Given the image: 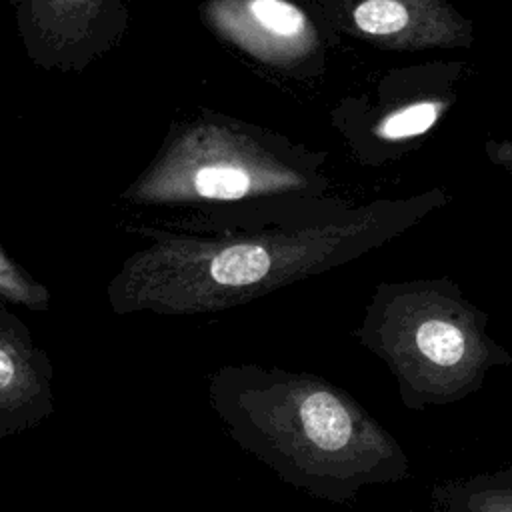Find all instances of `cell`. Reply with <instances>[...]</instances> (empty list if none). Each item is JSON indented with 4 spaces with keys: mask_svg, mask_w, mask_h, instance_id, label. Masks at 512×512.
I'll return each mask as SVG.
<instances>
[{
    "mask_svg": "<svg viewBox=\"0 0 512 512\" xmlns=\"http://www.w3.org/2000/svg\"><path fill=\"white\" fill-rule=\"evenodd\" d=\"M208 404L244 452L314 498L348 502L408 472L394 436L316 374L226 364L208 380Z\"/></svg>",
    "mask_w": 512,
    "mask_h": 512,
    "instance_id": "obj_2",
    "label": "cell"
},
{
    "mask_svg": "<svg viewBox=\"0 0 512 512\" xmlns=\"http://www.w3.org/2000/svg\"><path fill=\"white\" fill-rule=\"evenodd\" d=\"M450 202L442 188L360 206L316 200L268 228L216 240L174 238L132 256L108 286L116 314H204L348 264Z\"/></svg>",
    "mask_w": 512,
    "mask_h": 512,
    "instance_id": "obj_1",
    "label": "cell"
},
{
    "mask_svg": "<svg viewBox=\"0 0 512 512\" xmlns=\"http://www.w3.org/2000/svg\"><path fill=\"white\" fill-rule=\"evenodd\" d=\"M54 366L28 326L0 304V438L28 432L54 410Z\"/></svg>",
    "mask_w": 512,
    "mask_h": 512,
    "instance_id": "obj_8",
    "label": "cell"
},
{
    "mask_svg": "<svg viewBox=\"0 0 512 512\" xmlns=\"http://www.w3.org/2000/svg\"><path fill=\"white\" fill-rule=\"evenodd\" d=\"M336 30L392 52L474 44V24L448 0H326Z\"/></svg>",
    "mask_w": 512,
    "mask_h": 512,
    "instance_id": "obj_6",
    "label": "cell"
},
{
    "mask_svg": "<svg viewBox=\"0 0 512 512\" xmlns=\"http://www.w3.org/2000/svg\"><path fill=\"white\" fill-rule=\"evenodd\" d=\"M466 74L460 60L410 64L386 70L370 90L344 100L336 124L356 160L382 168L416 152L458 102Z\"/></svg>",
    "mask_w": 512,
    "mask_h": 512,
    "instance_id": "obj_5",
    "label": "cell"
},
{
    "mask_svg": "<svg viewBox=\"0 0 512 512\" xmlns=\"http://www.w3.org/2000/svg\"><path fill=\"white\" fill-rule=\"evenodd\" d=\"M484 150H486V156H488V160L492 164H496L502 170L512 174V140H496V138H492V140L486 142Z\"/></svg>",
    "mask_w": 512,
    "mask_h": 512,
    "instance_id": "obj_11",
    "label": "cell"
},
{
    "mask_svg": "<svg viewBox=\"0 0 512 512\" xmlns=\"http://www.w3.org/2000/svg\"><path fill=\"white\" fill-rule=\"evenodd\" d=\"M210 16L232 42L278 66H296L322 52L318 26L290 0H216Z\"/></svg>",
    "mask_w": 512,
    "mask_h": 512,
    "instance_id": "obj_7",
    "label": "cell"
},
{
    "mask_svg": "<svg viewBox=\"0 0 512 512\" xmlns=\"http://www.w3.org/2000/svg\"><path fill=\"white\" fill-rule=\"evenodd\" d=\"M318 164V156L276 152L220 124H202L172 144L140 182V196L164 202L274 194L316 198L326 188Z\"/></svg>",
    "mask_w": 512,
    "mask_h": 512,
    "instance_id": "obj_4",
    "label": "cell"
},
{
    "mask_svg": "<svg viewBox=\"0 0 512 512\" xmlns=\"http://www.w3.org/2000/svg\"><path fill=\"white\" fill-rule=\"evenodd\" d=\"M488 316L450 278L380 282L356 338L396 376L406 408L448 404L480 390L490 368L512 366L488 336Z\"/></svg>",
    "mask_w": 512,
    "mask_h": 512,
    "instance_id": "obj_3",
    "label": "cell"
},
{
    "mask_svg": "<svg viewBox=\"0 0 512 512\" xmlns=\"http://www.w3.org/2000/svg\"><path fill=\"white\" fill-rule=\"evenodd\" d=\"M0 296L12 304H20L34 312H44L50 306L48 290L38 284L26 270L12 262L0 250Z\"/></svg>",
    "mask_w": 512,
    "mask_h": 512,
    "instance_id": "obj_10",
    "label": "cell"
},
{
    "mask_svg": "<svg viewBox=\"0 0 512 512\" xmlns=\"http://www.w3.org/2000/svg\"><path fill=\"white\" fill-rule=\"evenodd\" d=\"M436 512H512V466L434 490Z\"/></svg>",
    "mask_w": 512,
    "mask_h": 512,
    "instance_id": "obj_9",
    "label": "cell"
}]
</instances>
